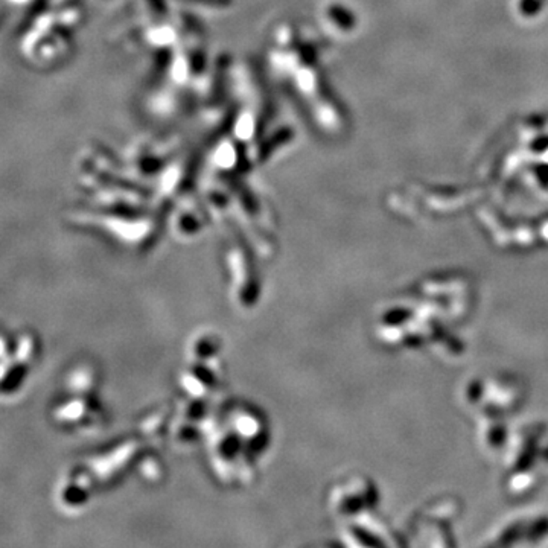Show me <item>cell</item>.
Listing matches in <instances>:
<instances>
[{
	"mask_svg": "<svg viewBox=\"0 0 548 548\" xmlns=\"http://www.w3.org/2000/svg\"><path fill=\"white\" fill-rule=\"evenodd\" d=\"M101 409L92 395H75L54 409V419L64 427L77 428L87 433L96 429L101 422Z\"/></svg>",
	"mask_w": 548,
	"mask_h": 548,
	"instance_id": "6da1fadb",
	"label": "cell"
},
{
	"mask_svg": "<svg viewBox=\"0 0 548 548\" xmlns=\"http://www.w3.org/2000/svg\"><path fill=\"white\" fill-rule=\"evenodd\" d=\"M88 478L84 473L68 476L60 481L57 489V502L63 512H75L83 509L88 501Z\"/></svg>",
	"mask_w": 548,
	"mask_h": 548,
	"instance_id": "7a4b0ae2",
	"label": "cell"
},
{
	"mask_svg": "<svg viewBox=\"0 0 548 548\" xmlns=\"http://www.w3.org/2000/svg\"><path fill=\"white\" fill-rule=\"evenodd\" d=\"M29 366L16 357L0 360V399H8L19 393L26 381Z\"/></svg>",
	"mask_w": 548,
	"mask_h": 548,
	"instance_id": "3957f363",
	"label": "cell"
},
{
	"mask_svg": "<svg viewBox=\"0 0 548 548\" xmlns=\"http://www.w3.org/2000/svg\"><path fill=\"white\" fill-rule=\"evenodd\" d=\"M40 352V344L39 340H37L35 334L29 331H23L14 338V357L19 360L20 362L31 367L34 362L37 361Z\"/></svg>",
	"mask_w": 548,
	"mask_h": 548,
	"instance_id": "277c9868",
	"label": "cell"
},
{
	"mask_svg": "<svg viewBox=\"0 0 548 548\" xmlns=\"http://www.w3.org/2000/svg\"><path fill=\"white\" fill-rule=\"evenodd\" d=\"M14 357V340L0 332V360Z\"/></svg>",
	"mask_w": 548,
	"mask_h": 548,
	"instance_id": "5b68a950",
	"label": "cell"
}]
</instances>
